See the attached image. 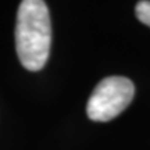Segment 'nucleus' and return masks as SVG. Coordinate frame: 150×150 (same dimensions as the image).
I'll return each instance as SVG.
<instances>
[{
	"mask_svg": "<svg viewBox=\"0 0 150 150\" xmlns=\"http://www.w3.org/2000/svg\"><path fill=\"white\" fill-rule=\"evenodd\" d=\"M52 46V22L47 4L42 0L20 3L16 25V47L22 67L39 71L46 65Z\"/></svg>",
	"mask_w": 150,
	"mask_h": 150,
	"instance_id": "1",
	"label": "nucleus"
},
{
	"mask_svg": "<svg viewBox=\"0 0 150 150\" xmlns=\"http://www.w3.org/2000/svg\"><path fill=\"white\" fill-rule=\"evenodd\" d=\"M135 86L125 76H107L93 89L86 106L92 121L107 122L120 115L132 102Z\"/></svg>",
	"mask_w": 150,
	"mask_h": 150,
	"instance_id": "2",
	"label": "nucleus"
},
{
	"mask_svg": "<svg viewBox=\"0 0 150 150\" xmlns=\"http://www.w3.org/2000/svg\"><path fill=\"white\" fill-rule=\"evenodd\" d=\"M135 13H136V17H138V20L140 22H143L145 25L150 27V1L149 0L139 1L136 4Z\"/></svg>",
	"mask_w": 150,
	"mask_h": 150,
	"instance_id": "3",
	"label": "nucleus"
}]
</instances>
